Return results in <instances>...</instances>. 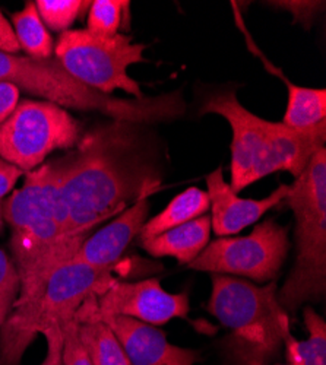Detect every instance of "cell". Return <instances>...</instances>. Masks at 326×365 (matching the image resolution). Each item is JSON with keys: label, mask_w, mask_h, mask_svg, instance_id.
<instances>
[{"label": "cell", "mask_w": 326, "mask_h": 365, "mask_svg": "<svg viewBox=\"0 0 326 365\" xmlns=\"http://www.w3.org/2000/svg\"><path fill=\"white\" fill-rule=\"evenodd\" d=\"M139 125L113 120L49 161L58 217L81 247L96 227L157 192L160 175Z\"/></svg>", "instance_id": "obj_1"}, {"label": "cell", "mask_w": 326, "mask_h": 365, "mask_svg": "<svg viewBox=\"0 0 326 365\" xmlns=\"http://www.w3.org/2000/svg\"><path fill=\"white\" fill-rule=\"evenodd\" d=\"M81 139L78 120L50 101H21L0 126V158L24 173L34 171L57 149L73 148Z\"/></svg>", "instance_id": "obj_7"}, {"label": "cell", "mask_w": 326, "mask_h": 365, "mask_svg": "<svg viewBox=\"0 0 326 365\" xmlns=\"http://www.w3.org/2000/svg\"><path fill=\"white\" fill-rule=\"evenodd\" d=\"M14 33L19 47L28 53V57L46 60L53 54V38L46 29L36 2H28L25 8L12 16Z\"/></svg>", "instance_id": "obj_20"}, {"label": "cell", "mask_w": 326, "mask_h": 365, "mask_svg": "<svg viewBox=\"0 0 326 365\" xmlns=\"http://www.w3.org/2000/svg\"><path fill=\"white\" fill-rule=\"evenodd\" d=\"M21 50L16 36L14 33L12 25L8 19L0 12V51H5L9 54H16Z\"/></svg>", "instance_id": "obj_28"}, {"label": "cell", "mask_w": 326, "mask_h": 365, "mask_svg": "<svg viewBox=\"0 0 326 365\" xmlns=\"http://www.w3.org/2000/svg\"><path fill=\"white\" fill-rule=\"evenodd\" d=\"M208 197L213 207L211 225L218 237H228L240 232L246 227L258 222L266 212L284 202L288 186L281 185L268 197L253 200L242 199L224 181L223 167L206 175Z\"/></svg>", "instance_id": "obj_13"}, {"label": "cell", "mask_w": 326, "mask_h": 365, "mask_svg": "<svg viewBox=\"0 0 326 365\" xmlns=\"http://www.w3.org/2000/svg\"><path fill=\"white\" fill-rule=\"evenodd\" d=\"M2 217L12 231L11 247L21 288L0 331V365H18L34 341L33 324L47 281L79 247L66 237L58 217L49 164L25 174L24 186L2 200Z\"/></svg>", "instance_id": "obj_2"}, {"label": "cell", "mask_w": 326, "mask_h": 365, "mask_svg": "<svg viewBox=\"0 0 326 365\" xmlns=\"http://www.w3.org/2000/svg\"><path fill=\"white\" fill-rule=\"evenodd\" d=\"M0 82H9L26 93L46 98L63 108L97 111L111 120H128L133 103L83 85L71 76L56 57L39 60L0 51Z\"/></svg>", "instance_id": "obj_8"}, {"label": "cell", "mask_w": 326, "mask_h": 365, "mask_svg": "<svg viewBox=\"0 0 326 365\" xmlns=\"http://www.w3.org/2000/svg\"><path fill=\"white\" fill-rule=\"evenodd\" d=\"M211 207L208 193L198 187H189L177 195L160 214L148 220L139 234L141 240L157 237L168 230L180 227L205 215Z\"/></svg>", "instance_id": "obj_17"}, {"label": "cell", "mask_w": 326, "mask_h": 365, "mask_svg": "<svg viewBox=\"0 0 326 365\" xmlns=\"http://www.w3.org/2000/svg\"><path fill=\"white\" fill-rule=\"evenodd\" d=\"M143 50V44H133L121 33L101 37L88 29H69L58 37L54 53L71 76L98 93L111 96L122 89L133 98H142L141 86L128 75V68L145 62Z\"/></svg>", "instance_id": "obj_6"}, {"label": "cell", "mask_w": 326, "mask_h": 365, "mask_svg": "<svg viewBox=\"0 0 326 365\" xmlns=\"http://www.w3.org/2000/svg\"><path fill=\"white\" fill-rule=\"evenodd\" d=\"M128 6L129 2H121V0H96V2H91L86 29L101 37L117 36Z\"/></svg>", "instance_id": "obj_22"}, {"label": "cell", "mask_w": 326, "mask_h": 365, "mask_svg": "<svg viewBox=\"0 0 326 365\" xmlns=\"http://www.w3.org/2000/svg\"><path fill=\"white\" fill-rule=\"evenodd\" d=\"M295 218V263L277 291L285 312L295 313L326 294V148L310 158L284 199Z\"/></svg>", "instance_id": "obj_5"}, {"label": "cell", "mask_w": 326, "mask_h": 365, "mask_svg": "<svg viewBox=\"0 0 326 365\" xmlns=\"http://www.w3.org/2000/svg\"><path fill=\"white\" fill-rule=\"evenodd\" d=\"M148 214V199L131 205L113 221L88 237L72 260L83 262L97 269H113L133 238L141 234Z\"/></svg>", "instance_id": "obj_14"}, {"label": "cell", "mask_w": 326, "mask_h": 365, "mask_svg": "<svg viewBox=\"0 0 326 365\" xmlns=\"http://www.w3.org/2000/svg\"><path fill=\"white\" fill-rule=\"evenodd\" d=\"M277 284L213 275L208 312L228 329L223 349L228 365H270L290 336V319L277 299Z\"/></svg>", "instance_id": "obj_4"}, {"label": "cell", "mask_w": 326, "mask_h": 365, "mask_svg": "<svg viewBox=\"0 0 326 365\" xmlns=\"http://www.w3.org/2000/svg\"><path fill=\"white\" fill-rule=\"evenodd\" d=\"M111 270L97 269L76 260L58 266L47 281L39 302L33 324L34 338L46 327L61 326L62 322L73 317L90 295L101 294L114 281Z\"/></svg>", "instance_id": "obj_10"}, {"label": "cell", "mask_w": 326, "mask_h": 365, "mask_svg": "<svg viewBox=\"0 0 326 365\" xmlns=\"http://www.w3.org/2000/svg\"><path fill=\"white\" fill-rule=\"evenodd\" d=\"M25 174L26 173H24L18 167L0 158V200H4V197L12 192L16 181Z\"/></svg>", "instance_id": "obj_27"}, {"label": "cell", "mask_w": 326, "mask_h": 365, "mask_svg": "<svg viewBox=\"0 0 326 365\" xmlns=\"http://www.w3.org/2000/svg\"><path fill=\"white\" fill-rule=\"evenodd\" d=\"M303 317L309 330V339L299 341L290 334L284 342L287 364L326 365V323L309 306L305 307Z\"/></svg>", "instance_id": "obj_19"}, {"label": "cell", "mask_w": 326, "mask_h": 365, "mask_svg": "<svg viewBox=\"0 0 326 365\" xmlns=\"http://www.w3.org/2000/svg\"><path fill=\"white\" fill-rule=\"evenodd\" d=\"M19 104V88L9 82H0V126L11 117Z\"/></svg>", "instance_id": "obj_26"}, {"label": "cell", "mask_w": 326, "mask_h": 365, "mask_svg": "<svg viewBox=\"0 0 326 365\" xmlns=\"http://www.w3.org/2000/svg\"><path fill=\"white\" fill-rule=\"evenodd\" d=\"M211 231V217L202 215L157 237L141 240V245L146 253L154 257L168 256L182 264H189L210 242Z\"/></svg>", "instance_id": "obj_16"}, {"label": "cell", "mask_w": 326, "mask_h": 365, "mask_svg": "<svg viewBox=\"0 0 326 365\" xmlns=\"http://www.w3.org/2000/svg\"><path fill=\"white\" fill-rule=\"evenodd\" d=\"M200 114H218L231 126L230 187L237 195L277 171L299 177L326 140V123L310 130H294L281 121L260 118L240 104L234 89L210 96Z\"/></svg>", "instance_id": "obj_3"}, {"label": "cell", "mask_w": 326, "mask_h": 365, "mask_svg": "<svg viewBox=\"0 0 326 365\" xmlns=\"http://www.w3.org/2000/svg\"><path fill=\"white\" fill-rule=\"evenodd\" d=\"M41 334H44V338L47 341V355L44 361L40 365H63L62 359V329L58 324H51L46 327Z\"/></svg>", "instance_id": "obj_25"}, {"label": "cell", "mask_w": 326, "mask_h": 365, "mask_svg": "<svg viewBox=\"0 0 326 365\" xmlns=\"http://www.w3.org/2000/svg\"><path fill=\"white\" fill-rule=\"evenodd\" d=\"M62 329V359L63 365H93L90 355H88L78 330L76 314L61 323Z\"/></svg>", "instance_id": "obj_24"}, {"label": "cell", "mask_w": 326, "mask_h": 365, "mask_svg": "<svg viewBox=\"0 0 326 365\" xmlns=\"http://www.w3.org/2000/svg\"><path fill=\"white\" fill-rule=\"evenodd\" d=\"M21 281L14 260L0 249V327L8 320L19 295Z\"/></svg>", "instance_id": "obj_23"}, {"label": "cell", "mask_w": 326, "mask_h": 365, "mask_svg": "<svg viewBox=\"0 0 326 365\" xmlns=\"http://www.w3.org/2000/svg\"><path fill=\"white\" fill-rule=\"evenodd\" d=\"M277 365H291V364H287V362H285V364H277Z\"/></svg>", "instance_id": "obj_30"}, {"label": "cell", "mask_w": 326, "mask_h": 365, "mask_svg": "<svg viewBox=\"0 0 326 365\" xmlns=\"http://www.w3.org/2000/svg\"><path fill=\"white\" fill-rule=\"evenodd\" d=\"M97 302L100 314L126 316L151 326L188 319L190 312L188 294H170L156 278L139 282L114 279L97 295Z\"/></svg>", "instance_id": "obj_11"}, {"label": "cell", "mask_w": 326, "mask_h": 365, "mask_svg": "<svg viewBox=\"0 0 326 365\" xmlns=\"http://www.w3.org/2000/svg\"><path fill=\"white\" fill-rule=\"evenodd\" d=\"M90 6L91 2H81V0H37L36 2L43 24L57 33L69 31L78 16Z\"/></svg>", "instance_id": "obj_21"}, {"label": "cell", "mask_w": 326, "mask_h": 365, "mask_svg": "<svg viewBox=\"0 0 326 365\" xmlns=\"http://www.w3.org/2000/svg\"><path fill=\"white\" fill-rule=\"evenodd\" d=\"M100 317L116 334L131 365H195L200 359L199 351L170 344L165 334L151 324L118 314Z\"/></svg>", "instance_id": "obj_12"}, {"label": "cell", "mask_w": 326, "mask_h": 365, "mask_svg": "<svg viewBox=\"0 0 326 365\" xmlns=\"http://www.w3.org/2000/svg\"><path fill=\"white\" fill-rule=\"evenodd\" d=\"M281 123L294 130H310L326 123V89L288 83V103Z\"/></svg>", "instance_id": "obj_18"}, {"label": "cell", "mask_w": 326, "mask_h": 365, "mask_svg": "<svg viewBox=\"0 0 326 365\" xmlns=\"http://www.w3.org/2000/svg\"><path fill=\"white\" fill-rule=\"evenodd\" d=\"M4 224H5V221L2 217V200H0V234L4 232Z\"/></svg>", "instance_id": "obj_29"}, {"label": "cell", "mask_w": 326, "mask_h": 365, "mask_svg": "<svg viewBox=\"0 0 326 365\" xmlns=\"http://www.w3.org/2000/svg\"><path fill=\"white\" fill-rule=\"evenodd\" d=\"M79 338L93 365H131L113 330L98 314L97 294L88 297L76 312Z\"/></svg>", "instance_id": "obj_15"}, {"label": "cell", "mask_w": 326, "mask_h": 365, "mask_svg": "<svg viewBox=\"0 0 326 365\" xmlns=\"http://www.w3.org/2000/svg\"><path fill=\"white\" fill-rule=\"evenodd\" d=\"M288 228L266 220L249 235L210 241L188 266L213 275L243 277L256 282L274 281L288 253Z\"/></svg>", "instance_id": "obj_9"}]
</instances>
